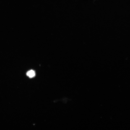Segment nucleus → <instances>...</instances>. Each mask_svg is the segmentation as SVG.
<instances>
[{"instance_id": "obj_1", "label": "nucleus", "mask_w": 130, "mask_h": 130, "mask_svg": "<svg viewBox=\"0 0 130 130\" xmlns=\"http://www.w3.org/2000/svg\"><path fill=\"white\" fill-rule=\"evenodd\" d=\"M35 72L33 70H30L27 73V75L30 78L35 77Z\"/></svg>"}]
</instances>
